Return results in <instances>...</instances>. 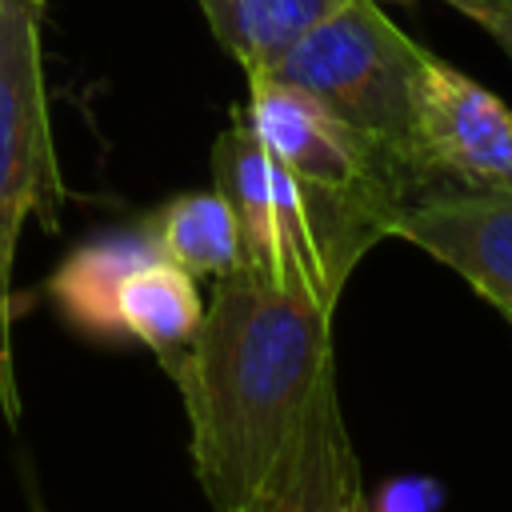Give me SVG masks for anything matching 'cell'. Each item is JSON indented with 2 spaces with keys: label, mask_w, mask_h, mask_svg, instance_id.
<instances>
[{
  "label": "cell",
  "mask_w": 512,
  "mask_h": 512,
  "mask_svg": "<svg viewBox=\"0 0 512 512\" xmlns=\"http://www.w3.org/2000/svg\"><path fill=\"white\" fill-rule=\"evenodd\" d=\"M332 312L336 300L244 264L212 280L192 344L164 372L184 396L192 464L216 512L256 492L316 388L336 376Z\"/></svg>",
  "instance_id": "cell-1"
},
{
  "label": "cell",
  "mask_w": 512,
  "mask_h": 512,
  "mask_svg": "<svg viewBox=\"0 0 512 512\" xmlns=\"http://www.w3.org/2000/svg\"><path fill=\"white\" fill-rule=\"evenodd\" d=\"M212 188L232 208L240 264L324 300H340L352 268L388 236L360 204L292 176L236 116L216 136Z\"/></svg>",
  "instance_id": "cell-2"
},
{
  "label": "cell",
  "mask_w": 512,
  "mask_h": 512,
  "mask_svg": "<svg viewBox=\"0 0 512 512\" xmlns=\"http://www.w3.org/2000/svg\"><path fill=\"white\" fill-rule=\"evenodd\" d=\"M420 52L424 48L400 32L376 0H340L272 64L268 80L312 96L356 132L428 172L412 132V76Z\"/></svg>",
  "instance_id": "cell-3"
},
{
  "label": "cell",
  "mask_w": 512,
  "mask_h": 512,
  "mask_svg": "<svg viewBox=\"0 0 512 512\" xmlns=\"http://www.w3.org/2000/svg\"><path fill=\"white\" fill-rule=\"evenodd\" d=\"M28 212L56 224L60 168L40 68V4L0 0V408L20 420L12 360V264Z\"/></svg>",
  "instance_id": "cell-4"
},
{
  "label": "cell",
  "mask_w": 512,
  "mask_h": 512,
  "mask_svg": "<svg viewBox=\"0 0 512 512\" xmlns=\"http://www.w3.org/2000/svg\"><path fill=\"white\" fill-rule=\"evenodd\" d=\"M232 116L292 176L360 204L388 228V236L408 204H416L436 188H448L428 172H420L412 160L356 132L324 104L280 80L248 76V104H236Z\"/></svg>",
  "instance_id": "cell-5"
},
{
  "label": "cell",
  "mask_w": 512,
  "mask_h": 512,
  "mask_svg": "<svg viewBox=\"0 0 512 512\" xmlns=\"http://www.w3.org/2000/svg\"><path fill=\"white\" fill-rule=\"evenodd\" d=\"M412 132L440 184L512 196V108L428 48L412 76Z\"/></svg>",
  "instance_id": "cell-6"
},
{
  "label": "cell",
  "mask_w": 512,
  "mask_h": 512,
  "mask_svg": "<svg viewBox=\"0 0 512 512\" xmlns=\"http://www.w3.org/2000/svg\"><path fill=\"white\" fill-rule=\"evenodd\" d=\"M392 236L432 252L460 272L512 324V196L480 188H436L408 204Z\"/></svg>",
  "instance_id": "cell-7"
},
{
  "label": "cell",
  "mask_w": 512,
  "mask_h": 512,
  "mask_svg": "<svg viewBox=\"0 0 512 512\" xmlns=\"http://www.w3.org/2000/svg\"><path fill=\"white\" fill-rule=\"evenodd\" d=\"M360 504V464L332 376L316 388L288 444L236 512H360Z\"/></svg>",
  "instance_id": "cell-8"
},
{
  "label": "cell",
  "mask_w": 512,
  "mask_h": 512,
  "mask_svg": "<svg viewBox=\"0 0 512 512\" xmlns=\"http://www.w3.org/2000/svg\"><path fill=\"white\" fill-rule=\"evenodd\" d=\"M156 244L148 240V232H120L108 240H92L84 248H76L48 280V296L60 308V316L80 328L84 336L96 340H120V312H116V296L120 284L148 260H156Z\"/></svg>",
  "instance_id": "cell-9"
},
{
  "label": "cell",
  "mask_w": 512,
  "mask_h": 512,
  "mask_svg": "<svg viewBox=\"0 0 512 512\" xmlns=\"http://www.w3.org/2000/svg\"><path fill=\"white\" fill-rule=\"evenodd\" d=\"M116 312H120L124 336L152 348L156 360L168 368L192 344L204 316V300L196 292V276L156 256L120 284Z\"/></svg>",
  "instance_id": "cell-10"
},
{
  "label": "cell",
  "mask_w": 512,
  "mask_h": 512,
  "mask_svg": "<svg viewBox=\"0 0 512 512\" xmlns=\"http://www.w3.org/2000/svg\"><path fill=\"white\" fill-rule=\"evenodd\" d=\"M340 0H200L216 44L244 68L268 76L272 64Z\"/></svg>",
  "instance_id": "cell-11"
},
{
  "label": "cell",
  "mask_w": 512,
  "mask_h": 512,
  "mask_svg": "<svg viewBox=\"0 0 512 512\" xmlns=\"http://www.w3.org/2000/svg\"><path fill=\"white\" fill-rule=\"evenodd\" d=\"M148 240L164 260L184 268L188 276H224L228 268L240 264V240H236V220L228 200L212 192H184L172 196L152 212L144 224Z\"/></svg>",
  "instance_id": "cell-12"
},
{
  "label": "cell",
  "mask_w": 512,
  "mask_h": 512,
  "mask_svg": "<svg viewBox=\"0 0 512 512\" xmlns=\"http://www.w3.org/2000/svg\"><path fill=\"white\" fill-rule=\"evenodd\" d=\"M444 484L432 476H392L372 496L364 492L360 512H440Z\"/></svg>",
  "instance_id": "cell-13"
},
{
  "label": "cell",
  "mask_w": 512,
  "mask_h": 512,
  "mask_svg": "<svg viewBox=\"0 0 512 512\" xmlns=\"http://www.w3.org/2000/svg\"><path fill=\"white\" fill-rule=\"evenodd\" d=\"M444 4H452L468 20H476L512 60V0H444Z\"/></svg>",
  "instance_id": "cell-14"
},
{
  "label": "cell",
  "mask_w": 512,
  "mask_h": 512,
  "mask_svg": "<svg viewBox=\"0 0 512 512\" xmlns=\"http://www.w3.org/2000/svg\"><path fill=\"white\" fill-rule=\"evenodd\" d=\"M36 4H44V0H36Z\"/></svg>",
  "instance_id": "cell-15"
}]
</instances>
